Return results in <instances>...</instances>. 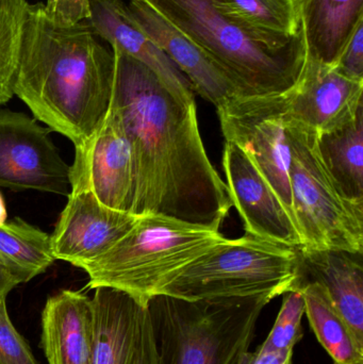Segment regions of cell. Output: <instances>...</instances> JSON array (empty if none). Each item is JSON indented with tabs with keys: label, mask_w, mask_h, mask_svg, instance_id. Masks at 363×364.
I'll use <instances>...</instances> for the list:
<instances>
[{
	"label": "cell",
	"mask_w": 363,
	"mask_h": 364,
	"mask_svg": "<svg viewBox=\"0 0 363 364\" xmlns=\"http://www.w3.org/2000/svg\"><path fill=\"white\" fill-rule=\"evenodd\" d=\"M317 149L341 194L363 205V108L347 123L317 136Z\"/></svg>",
	"instance_id": "obj_21"
},
{
	"label": "cell",
	"mask_w": 363,
	"mask_h": 364,
	"mask_svg": "<svg viewBox=\"0 0 363 364\" xmlns=\"http://www.w3.org/2000/svg\"><path fill=\"white\" fill-rule=\"evenodd\" d=\"M100 40L87 21L65 25L44 4L28 8L13 92L75 147L93 136L110 107L114 57Z\"/></svg>",
	"instance_id": "obj_2"
},
{
	"label": "cell",
	"mask_w": 363,
	"mask_h": 364,
	"mask_svg": "<svg viewBox=\"0 0 363 364\" xmlns=\"http://www.w3.org/2000/svg\"><path fill=\"white\" fill-rule=\"evenodd\" d=\"M25 282H27L21 272L17 271L0 254V301H6L13 289Z\"/></svg>",
	"instance_id": "obj_31"
},
{
	"label": "cell",
	"mask_w": 363,
	"mask_h": 364,
	"mask_svg": "<svg viewBox=\"0 0 363 364\" xmlns=\"http://www.w3.org/2000/svg\"><path fill=\"white\" fill-rule=\"evenodd\" d=\"M294 290L302 292L309 325L335 364H363V346L324 289L317 282H298Z\"/></svg>",
	"instance_id": "obj_22"
},
{
	"label": "cell",
	"mask_w": 363,
	"mask_h": 364,
	"mask_svg": "<svg viewBox=\"0 0 363 364\" xmlns=\"http://www.w3.org/2000/svg\"><path fill=\"white\" fill-rule=\"evenodd\" d=\"M306 58L332 66L359 23L363 0H296Z\"/></svg>",
	"instance_id": "obj_19"
},
{
	"label": "cell",
	"mask_w": 363,
	"mask_h": 364,
	"mask_svg": "<svg viewBox=\"0 0 363 364\" xmlns=\"http://www.w3.org/2000/svg\"><path fill=\"white\" fill-rule=\"evenodd\" d=\"M298 269V248L249 235L225 237L177 272L159 294L185 301L264 297L272 301L293 290Z\"/></svg>",
	"instance_id": "obj_6"
},
{
	"label": "cell",
	"mask_w": 363,
	"mask_h": 364,
	"mask_svg": "<svg viewBox=\"0 0 363 364\" xmlns=\"http://www.w3.org/2000/svg\"><path fill=\"white\" fill-rule=\"evenodd\" d=\"M110 106L131 147L136 193L131 213L162 214L217 229L232 208L198 128L195 100L174 95L155 72L117 46Z\"/></svg>",
	"instance_id": "obj_1"
},
{
	"label": "cell",
	"mask_w": 363,
	"mask_h": 364,
	"mask_svg": "<svg viewBox=\"0 0 363 364\" xmlns=\"http://www.w3.org/2000/svg\"><path fill=\"white\" fill-rule=\"evenodd\" d=\"M362 93L363 82L306 58L298 82L288 91L285 119L321 136L357 114L363 108Z\"/></svg>",
	"instance_id": "obj_13"
},
{
	"label": "cell",
	"mask_w": 363,
	"mask_h": 364,
	"mask_svg": "<svg viewBox=\"0 0 363 364\" xmlns=\"http://www.w3.org/2000/svg\"><path fill=\"white\" fill-rule=\"evenodd\" d=\"M298 250L300 269L296 284H319L363 346L362 255L342 250Z\"/></svg>",
	"instance_id": "obj_17"
},
{
	"label": "cell",
	"mask_w": 363,
	"mask_h": 364,
	"mask_svg": "<svg viewBox=\"0 0 363 364\" xmlns=\"http://www.w3.org/2000/svg\"><path fill=\"white\" fill-rule=\"evenodd\" d=\"M138 218L104 205L90 191L70 190L51 235L53 256L82 269L127 235Z\"/></svg>",
	"instance_id": "obj_11"
},
{
	"label": "cell",
	"mask_w": 363,
	"mask_h": 364,
	"mask_svg": "<svg viewBox=\"0 0 363 364\" xmlns=\"http://www.w3.org/2000/svg\"><path fill=\"white\" fill-rule=\"evenodd\" d=\"M305 314V299L302 292L291 290L283 294V304L272 331L261 344L262 348L278 352L294 350L304 337L302 318Z\"/></svg>",
	"instance_id": "obj_25"
},
{
	"label": "cell",
	"mask_w": 363,
	"mask_h": 364,
	"mask_svg": "<svg viewBox=\"0 0 363 364\" xmlns=\"http://www.w3.org/2000/svg\"><path fill=\"white\" fill-rule=\"evenodd\" d=\"M224 239L217 229L142 214L127 235L81 269L90 289H114L147 307L177 272Z\"/></svg>",
	"instance_id": "obj_4"
},
{
	"label": "cell",
	"mask_w": 363,
	"mask_h": 364,
	"mask_svg": "<svg viewBox=\"0 0 363 364\" xmlns=\"http://www.w3.org/2000/svg\"><path fill=\"white\" fill-rule=\"evenodd\" d=\"M40 346L48 364H93L92 299L72 290L49 297L42 312Z\"/></svg>",
	"instance_id": "obj_16"
},
{
	"label": "cell",
	"mask_w": 363,
	"mask_h": 364,
	"mask_svg": "<svg viewBox=\"0 0 363 364\" xmlns=\"http://www.w3.org/2000/svg\"><path fill=\"white\" fill-rule=\"evenodd\" d=\"M93 364H136L147 307L126 293L95 289Z\"/></svg>",
	"instance_id": "obj_18"
},
{
	"label": "cell",
	"mask_w": 363,
	"mask_h": 364,
	"mask_svg": "<svg viewBox=\"0 0 363 364\" xmlns=\"http://www.w3.org/2000/svg\"><path fill=\"white\" fill-rule=\"evenodd\" d=\"M44 10L53 21L74 25L91 16L90 0H47Z\"/></svg>",
	"instance_id": "obj_28"
},
{
	"label": "cell",
	"mask_w": 363,
	"mask_h": 364,
	"mask_svg": "<svg viewBox=\"0 0 363 364\" xmlns=\"http://www.w3.org/2000/svg\"><path fill=\"white\" fill-rule=\"evenodd\" d=\"M70 190H87L113 209L131 212L136 168L131 147L117 111L109 107L93 136L75 147Z\"/></svg>",
	"instance_id": "obj_10"
},
{
	"label": "cell",
	"mask_w": 363,
	"mask_h": 364,
	"mask_svg": "<svg viewBox=\"0 0 363 364\" xmlns=\"http://www.w3.org/2000/svg\"><path fill=\"white\" fill-rule=\"evenodd\" d=\"M294 350L278 352L258 346L254 352L243 353L236 364H293Z\"/></svg>",
	"instance_id": "obj_29"
},
{
	"label": "cell",
	"mask_w": 363,
	"mask_h": 364,
	"mask_svg": "<svg viewBox=\"0 0 363 364\" xmlns=\"http://www.w3.org/2000/svg\"><path fill=\"white\" fill-rule=\"evenodd\" d=\"M0 254L27 282L55 261L51 235L19 218L0 225Z\"/></svg>",
	"instance_id": "obj_23"
},
{
	"label": "cell",
	"mask_w": 363,
	"mask_h": 364,
	"mask_svg": "<svg viewBox=\"0 0 363 364\" xmlns=\"http://www.w3.org/2000/svg\"><path fill=\"white\" fill-rule=\"evenodd\" d=\"M49 134L36 119L0 109V186L70 194V166Z\"/></svg>",
	"instance_id": "obj_9"
},
{
	"label": "cell",
	"mask_w": 363,
	"mask_h": 364,
	"mask_svg": "<svg viewBox=\"0 0 363 364\" xmlns=\"http://www.w3.org/2000/svg\"><path fill=\"white\" fill-rule=\"evenodd\" d=\"M217 10L238 27L274 47L302 38L296 0H213Z\"/></svg>",
	"instance_id": "obj_20"
},
{
	"label": "cell",
	"mask_w": 363,
	"mask_h": 364,
	"mask_svg": "<svg viewBox=\"0 0 363 364\" xmlns=\"http://www.w3.org/2000/svg\"><path fill=\"white\" fill-rule=\"evenodd\" d=\"M332 68L351 80L363 82V23L356 28Z\"/></svg>",
	"instance_id": "obj_27"
},
{
	"label": "cell",
	"mask_w": 363,
	"mask_h": 364,
	"mask_svg": "<svg viewBox=\"0 0 363 364\" xmlns=\"http://www.w3.org/2000/svg\"><path fill=\"white\" fill-rule=\"evenodd\" d=\"M222 164L232 207L238 210L246 235L287 247H302L298 227L246 154L225 141Z\"/></svg>",
	"instance_id": "obj_12"
},
{
	"label": "cell",
	"mask_w": 363,
	"mask_h": 364,
	"mask_svg": "<svg viewBox=\"0 0 363 364\" xmlns=\"http://www.w3.org/2000/svg\"><path fill=\"white\" fill-rule=\"evenodd\" d=\"M6 216H8V213H6V203H4V197L0 193V225L6 222Z\"/></svg>",
	"instance_id": "obj_32"
},
{
	"label": "cell",
	"mask_w": 363,
	"mask_h": 364,
	"mask_svg": "<svg viewBox=\"0 0 363 364\" xmlns=\"http://www.w3.org/2000/svg\"><path fill=\"white\" fill-rule=\"evenodd\" d=\"M90 26L110 46L145 64L179 100L194 102L193 89L172 60L145 33L121 0H90Z\"/></svg>",
	"instance_id": "obj_15"
},
{
	"label": "cell",
	"mask_w": 363,
	"mask_h": 364,
	"mask_svg": "<svg viewBox=\"0 0 363 364\" xmlns=\"http://www.w3.org/2000/svg\"><path fill=\"white\" fill-rule=\"evenodd\" d=\"M300 250L363 254V205L345 198L317 149V136L285 119Z\"/></svg>",
	"instance_id": "obj_7"
},
{
	"label": "cell",
	"mask_w": 363,
	"mask_h": 364,
	"mask_svg": "<svg viewBox=\"0 0 363 364\" xmlns=\"http://www.w3.org/2000/svg\"><path fill=\"white\" fill-rule=\"evenodd\" d=\"M136 364H159L155 341H153V329L149 320L148 310H146L143 321L142 333H141L140 350Z\"/></svg>",
	"instance_id": "obj_30"
},
{
	"label": "cell",
	"mask_w": 363,
	"mask_h": 364,
	"mask_svg": "<svg viewBox=\"0 0 363 364\" xmlns=\"http://www.w3.org/2000/svg\"><path fill=\"white\" fill-rule=\"evenodd\" d=\"M128 8L145 33L185 75L193 91L207 102L219 109L234 98L243 97L225 73L195 43L142 2L130 0Z\"/></svg>",
	"instance_id": "obj_14"
},
{
	"label": "cell",
	"mask_w": 363,
	"mask_h": 364,
	"mask_svg": "<svg viewBox=\"0 0 363 364\" xmlns=\"http://www.w3.org/2000/svg\"><path fill=\"white\" fill-rule=\"evenodd\" d=\"M0 364H38L30 346L12 324L6 301H0Z\"/></svg>",
	"instance_id": "obj_26"
},
{
	"label": "cell",
	"mask_w": 363,
	"mask_h": 364,
	"mask_svg": "<svg viewBox=\"0 0 363 364\" xmlns=\"http://www.w3.org/2000/svg\"><path fill=\"white\" fill-rule=\"evenodd\" d=\"M29 6L27 0H0V106L14 96L13 85Z\"/></svg>",
	"instance_id": "obj_24"
},
{
	"label": "cell",
	"mask_w": 363,
	"mask_h": 364,
	"mask_svg": "<svg viewBox=\"0 0 363 364\" xmlns=\"http://www.w3.org/2000/svg\"><path fill=\"white\" fill-rule=\"evenodd\" d=\"M269 303L264 297L185 301L156 295L147 310L159 364H236Z\"/></svg>",
	"instance_id": "obj_5"
},
{
	"label": "cell",
	"mask_w": 363,
	"mask_h": 364,
	"mask_svg": "<svg viewBox=\"0 0 363 364\" xmlns=\"http://www.w3.org/2000/svg\"><path fill=\"white\" fill-rule=\"evenodd\" d=\"M287 93L234 98L217 111L225 141L246 154L298 227L285 132Z\"/></svg>",
	"instance_id": "obj_8"
},
{
	"label": "cell",
	"mask_w": 363,
	"mask_h": 364,
	"mask_svg": "<svg viewBox=\"0 0 363 364\" xmlns=\"http://www.w3.org/2000/svg\"><path fill=\"white\" fill-rule=\"evenodd\" d=\"M134 1L151 8L200 46L243 97L286 93L302 74L306 61L303 36L288 46H271L228 21L213 0Z\"/></svg>",
	"instance_id": "obj_3"
}]
</instances>
